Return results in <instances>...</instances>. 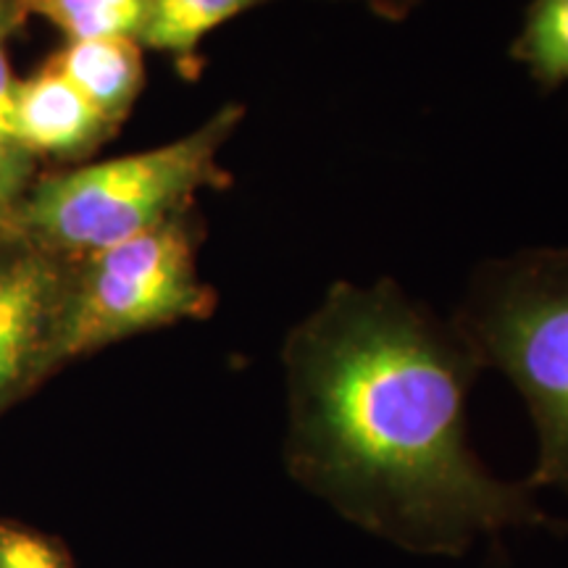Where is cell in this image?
Segmentation results:
<instances>
[{"instance_id":"2","label":"cell","mask_w":568,"mask_h":568,"mask_svg":"<svg viewBox=\"0 0 568 568\" xmlns=\"http://www.w3.org/2000/svg\"><path fill=\"white\" fill-rule=\"evenodd\" d=\"M243 119L245 105L226 103L166 145L45 176L24 195L11 230L61 258L138 237L193 209L201 190L230 187L219 155Z\"/></svg>"},{"instance_id":"7","label":"cell","mask_w":568,"mask_h":568,"mask_svg":"<svg viewBox=\"0 0 568 568\" xmlns=\"http://www.w3.org/2000/svg\"><path fill=\"white\" fill-rule=\"evenodd\" d=\"M111 124H122L145 84L142 45L134 38L74 40L48 59Z\"/></svg>"},{"instance_id":"4","label":"cell","mask_w":568,"mask_h":568,"mask_svg":"<svg viewBox=\"0 0 568 568\" xmlns=\"http://www.w3.org/2000/svg\"><path fill=\"white\" fill-rule=\"evenodd\" d=\"M201 240V222L190 209L80 258L63 287L48 374L122 339L209 318L219 297L197 274Z\"/></svg>"},{"instance_id":"8","label":"cell","mask_w":568,"mask_h":568,"mask_svg":"<svg viewBox=\"0 0 568 568\" xmlns=\"http://www.w3.org/2000/svg\"><path fill=\"white\" fill-rule=\"evenodd\" d=\"M264 3L272 0H140L134 40L142 48L172 55L184 77H195L201 42L226 21Z\"/></svg>"},{"instance_id":"11","label":"cell","mask_w":568,"mask_h":568,"mask_svg":"<svg viewBox=\"0 0 568 568\" xmlns=\"http://www.w3.org/2000/svg\"><path fill=\"white\" fill-rule=\"evenodd\" d=\"M0 568H74L63 542L0 516Z\"/></svg>"},{"instance_id":"5","label":"cell","mask_w":568,"mask_h":568,"mask_svg":"<svg viewBox=\"0 0 568 568\" xmlns=\"http://www.w3.org/2000/svg\"><path fill=\"white\" fill-rule=\"evenodd\" d=\"M69 268L9 230L0 237V416L48 374V351Z\"/></svg>"},{"instance_id":"9","label":"cell","mask_w":568,"mask_h":568,"mask_svg":"<svg viewBox=\"0 0 568 568\" xmlns=\"http://www.w3.org/2000/svg\"><path fill=\"white\" fill-rule=\"evenodd\" d=\"M510 59L524 63L545 90L568 82V0H531Z\"/></svg>"},{"instance_id":"14","label":"cell","mask_w":568,"mask_h":568,"mask_svg":"<svg viewBox=\"0 0 568 568\" xmlns=\"http://www.w3.org/2000/svg\"><path fill=\"white\" fill-rule=\"evenodd\" d=\"M351 3L366 6L368 11L387 21H400L414 11L422 0H351Z\"/></svg>"},{"instance_id":"13","label":"cell","mask_w":568,"mask_h":568,"mask_svg":"<svg viewBox=\"0 0 568 568\" xmlns=\"http://www.w3.org/2000/svg\"><path fill=\"white\" fill-rule=\"evenodd\" d=\"M13 95H17V80H13L3 42H0V132L9 138H13Z\"/></svg>"},{"instance_id":"15","label":"cell","mask_w":568,"mask_h":568,"mask_svg":"<svg viewBox=\"0 0 568 568\" xmlns=\"http://www.w3.org/2000/svg\"><path fill=\"white\" fill-rule=\"evenodd\" d=\"M24 17L27 11L21 0H0V42L17 30L21 21H24Z\"/></svg>"},{"instance_id":"6","label":"cell","mask_w":568,"mask_h":568,"mask_svg":"<svg viewBox=\"0 0 568 568\" xmlns=\"http://www.w3.org/2000/svg\"><path fill=\"white\" fill-rule=\"evenodd\" d=\"M111 124L59 71L42 67L30 80L17 82L13 95V140L32 155L82 159L111 138Z\"/></svg>"},{"instance_id":"3","label":"cell","mask_w":568,"mask_h":568,"mask_svg":"<svg viewBox=\"0 0 568 568\" xmlns=\"http://www.w3.org/2000/svg\"><path fill=\"white\" fill-rule=\"evenodd\" d=\"M453 326L527 403L537 464L527 485L568 495V247H527L471 276Z\"/></svg>"},{"instance_id":"1","label":"cell","mask_w":568,"mask_h":568,"mask_svg":"<svg viewBox=\"0 0 568 568\" xmlns=\"http://www.w3.org/2000/svg\"><path fill=\"white\" fill-rule=\"evenodd\" d=\"M282 368L284 468L353 527L432 558L514 529L568 531L474 453L466 408L485 368L393 280L332 284L284 337Z\"/></svg>"},{"instance_id":"10","label":"cell","mask_w":568,"mask_h":568,"mask_svg":"<svg viewBox=\"0 0 568 568\" xmlns=\"http://www.w3.org/2000/svg\"><path fill=\"white\" fill-rule=\"evenodd\" d=\"M27 13L51 21L74 40L134 38L140 27V0H21Z\"/></svg>"},{"instance_id":"12","label":"cell","mask_w":568,"mask_h":568,"mask_svg":"<svg viewBox=\"0 0 568 568\" xmlns=\"http://www.w3.org/2000/svg\"><path fill=\"white\" fill-rule=\"evenodd\" d=\"M34 155L0 132V230H11L24 195L30 193Z\"/></svg>"}]
</instances>
